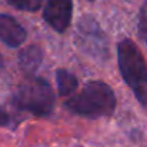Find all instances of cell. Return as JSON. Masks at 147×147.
<instances>
[{
    "label": "cell",
    "instance_id": "1",
    "mask_svg": "<svg viewBox=\"0 0 147 147\" xmlns=\"http://www.w3.org/2000/svg\"><path fill=\"white\" fill-rule=\"evenodd\" d=\"M64 106L71 113L82 117H109L114 113L116 109V94L109 84L94 80L86 83L82 92L67 98Z\"/></svg>",
    "mask_w": 147,
    "mask_h": 147
},
{
    "label": "cell",
    "instance_id": "2",
    "mask_svg": "<svg viewBox=\"0 0 147 147\" xmlns=\"http://www.w3.org/2000/svg\"><path fill=\"white\" fill-rule=\"evenodd\" d=\"M117 63L123 80L147 110V63L133 40L124 39L117 45Z\"/></svg>",
    "mask_w": 147,
    "mask_h": 147
},
{
    "label": "cell",
    "instance_id": "3",
    "mask_svg": "<svg viewBox=\"0 0 147 147\" xmlns=\"http://www.w3.org/2000/svg\"><path fill=\"white\" fill-rule=\"evenodd\" d=\"M11 104L20 111L47 116L54 109V93L46 80L33 77L32 83L20 86L14 92Z\"/></svg>",
    "mask_w": 147,
    "mask_h": 147
},
{
    "label": "cell",
    "instance_id": "4",
    "mask_svg": "<svg viewBox=\"0 0 147 147\" xmlns=\"http://www.w3.org/2000/svg\"><path fill=\"white\" fill-rule=\"evenodd\" d=\"M77 29L79 36L76 39V45H79L80 49L87 51V54L96 56L97 59H101L107 54L106 36L93 17L83 16L79 22Z\"/></svg>",
    "mask_w": 147,
    "mask_h": 147
},
{
    "label": "cell",
    "instance_id": "5",
    "mask_svg": "<svg viewBox=\"0 0 147 147\" xmlns=\"http://www.w3.org/2000/svg\"><path fill=\"white\" fill-rule=\"evenodd\" d=\"M73 0H46L43 19L53 30L63 33L71 22Z\"/></svg>",
    "mask_w": 147,
    "mask_h": 147
},
{
    "label": "cell",
    "instance_id": "6",
    "mask_svg": "<svg viewBox=\"0 0 147 147\" xmlns=\"http://www.w3.org/2000/svg\"><path fill=\"white\" fill-rule=\"evenodd\" d=\"M27 33L24 27L10 14L0 13V42L7 47L16 49L26 40Z\"/></svg>",
    "mask_w": 147,
    "mask_h": 147
},
{
    "label": "cell",
    "instance_id": "7",
    "mask_svg": "<svg viewBox=\"0 0 147 147\" xmlns=\"http://www.w3.org/2000/svg\"><path fill=\"white\" fill-rule=\"evenodd\" d=\"M42 61H43V51L36 45H30L19 53V66L22 71L27 76L34 77Z\"/></svg>",
    "mask_w": 147,
    "mask_h": 147
},
{
    "label": "cell",
    "instance_id": "8",
    "mask_svg": "<svg viewBox=\"0 0 147 147\" xmlns=\"http://www.w3.org/2000/svg\"><path fill=\"white\" fill-rule=\"evenodd\" d=\"M56 84H57V92L61 97L71 96L79 86V82L73 73H70L66 69H59L56 70Z\"/></svg>",
    "mask_w": 147,
    "mask_h": 147
},
{
    "label": "cell",
    "instance_id": "9",
    "mask_svg": "<svg viewBox=\"0 0 147 147\" xmlns=\"http://www.w3.org/2000/svg\"><path fill=\"white\" fill-rule=\"evenodd\" d=\"M7 3L17 9V10H23V11H37L42 4L43 0H7Z\"/></svg>",
    "mask_w": 147,
    "mask_h": 147
},
{
    "label": "cell",
    "instance_id": "10",
    "mask_svg": "<svg viewBox=\"0 0 147 147\" xmlns=\"http://www.w3.org/2000/svg\"><path fill=\"white\" fill-rule=\"evenodd\" d=\"M139 33L140 37L144 40L147 45V1L143 4L142 10H140V16H139Z\"/></svg>",
    "mask_w": 147,
    "mask_h": 147
},
{
    "label": "cell",
    "instance_id": "11",
    "mask_svg": "<svg viewBox=\"0 0 147 147\" xmlns=\"http://www.w3.org/2000/svg\"><path fill=\"white\" fill-rule=\"evenodd\" d=\"M10 121H11V119H10L9 113L0 107V127H7V126H10Z\"/></svg>",
    "mask_w": 147,
    "mask_h": 147
},
{
    "label": "cell",
    "instance_id": "12",
    "mask_svg": "<svg viewBox=\"0 0 147 147\" xmlns=\"http://www.w3.org/2000/svg\"><path fill=\"white\" fill-rule=\"evenodd\" d=\"M0 66H3V60H1V57H0Z\"/></svg>",
    "mask_w": 147,
    "mask_h": 147
},
{
    "label": "cell",
    "instance_id": "13",
    "mask_svg": "<svg viewBox=\"0 0 147 147\" xmlns=\"http://www.w3.org/2000/svg\"><path fill=\"white\" fill-rule=\"evenodd\" d=\"M90 1H93V0H90Z\"/></svg>",
    "mask_w": 147,
    "mask_h": 147
}]
</instances>
